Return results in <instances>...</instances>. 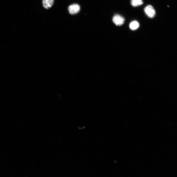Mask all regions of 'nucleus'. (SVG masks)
Instances as JSON below:
<instances>
[{"mask_svg": "<svg viewBox=\"0 0 177 177\" xmlns=\"http://www.w3.org/2000/svg\"><path fill=\"white\" fill-rule=\"evenodd\" d=\"M68 10L70 14L72 15L75 14L80 12L81 7L77 4H73L69 6Z\"/></svg>", "mask_w": 177, "mask_h": 177, "instance_id": "nucleus-1", "label": "nucleus"}, {"mask_svg": "<svg viewBox=\"0 0 177 177\" xmlns=\"http://www.w3.org/2000/svg\"><path fill=\"white\" fill-rule=\"evenodd\" d=\"M112 21L116 26H120L124 24L125 19L123 17L120 15L115 14L113 17Z\"/></svg>", "mask_w": 177, "mask_h": 177, "instance_id": "nucleus-2", "label": "nucleus"}, {"mask_svg": "<svg viewBox=\"0 0 177 177\" xmlns=\"http://www.w3.org/2000/svg\"><path fill=\"white\" fill-rule=\"evenodd\" d=\"M144 11L147 15L150 18H153L155 16V10L151 5L146 6L144 8Z\"/></svg>", "mask_w": 177, "mask_h": 177, "instance_id": "nucleus-3", "label": "nucleus"}, {"mask_svg": "<svg viewBox=\"0 0 177 177\" xmlns=\"http://www.w3.org/2000/svg\"><path fill=\"white\" fill-rule=\"evenodd\" d=\"M55 0H43L44 8L46 9L50 8L54 4Z\"/></svg>", "mask_w": 177, "mask_h": 177, "instance_id": "nucleus-4", "label": "nucleus"}, {"mask_svg": "<svg viewBox=\"0 0 177 177\" xmlns=\"http://www.w3.org/2000/svg\"><path fill=\"white\" fill-rule=\"evenodd\" d=\"M139 27L138 22L136 21L131 22L130 24V28L131 30H135Z\"/></svg>", "mask_w": 177, "mask_h": 177, "instance_id": "nucleus-5", "label": "nucleus"}, {"mask_svg": "<svg viewBox=\"0 0 177 177\" xmlns=\"http://www.w3.org/2000/svg\"><path fill=\"white\" fill-rule=\"evenodd\" d=\"M144 3L142 0H131V4L134 7H137L142 5Z\"/></svg>", "mask_w": 177, "mask_h": 177, "instance_id": "nucleus-6", "label": "nucleus"}]
</instances>
